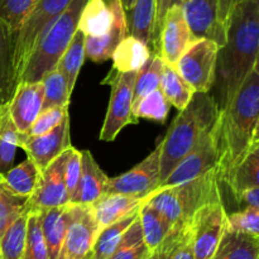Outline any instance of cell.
<instances>
[{
    "mask_svg": "<svg viewBox=\"0 0 259 259\" xmlns=\"http://www.w3.org/2000/svg\"><path fill=\"white\" fill-rule=\"evenodd\" d=\"M148 196L137 197L120 194H104L100 199L90 205L99 229L114 224L124 219L132 212L137 211Z\"/></svg>",
    "mask_w": 259,
    "mask_h": 259,
    "instance_id": "44dd1931",
    "label": "cell"
},
{
    "mask_svg": "<svg viewBox=\"0 0 259 259\" xmlns=\"http://www.w3.org/2000/svg\"><path fill=\"white\" fill-rule=\"evenodd\" d=\"M171 259H195L191 232H190L189 225L185 227L184 234H182L181 240H180V244L177 245L176 250H175Z\"/></svg>",
    "mask_w": 259,
    "mask_h": 259,
    "instance_id": "7dc6e473",
    "label": "cell"
},
{
    "mask_svg": "<svg viewBox=\"0 0 259 259\" xmlns=\"http://www.w3.org/2000/svg\"><path fill=\"white\" fill-rule=\"evenodd\" d=\"M220 159V115L201 141L176 164L157 189L179 186L217 168Z\"/></svg>",
    "mask_w": 259,
    "mask_h": 259,
    "instance_id": "52a82bcc",
    "label": "cell"
},
{
    "mask_svg": "<svg viewBox=\"0 0 259 259\" xmlns=\"http://www.w3.org/2000/svg\"><path fill=\"white\" fill-rule=\"evenodd\" d=\"M37 0H0V20L18 32Z\"/></svg>",
    "mask_w": 259,
    "mask_h": 259,
    "instance_id": "60d3db41",
    "label": "cell"
},
{
    "mask_svg": "<svg viewBox=\"0 0 259 259\" xmlns=\"http://www.w3.org/2000/svg\"><path fill=\"white\" fill-rule=\"evenodd\" d=\"M235 197L245 190L259 187V143L252 147L247 156L224 180Z\"/></svg>",
    "mask_w": 259,
    "mask_h": 259,
    "instance_id": "4316f807",
    "label": "cell"
},
{
    "mask_svg": "<svg viewBox=\"0 0 259 259\" xmlns=\"http://www.w3.org/2000/svg\"><path fill=\"white\" fill-rule=\"evenodd\" d=\"M99 232L90 205H80L66 232L57 259H88Z\"/></svg>",
    "mask_w": 259,
    "mask_h": 259,
    "instance_id": "9a60e30c",
    "label": "cell"
},
{
    "mask_svg": "<svg viewBox=\"0 0 259 259\" xmlns=\"http://www.w3.org/2000/svg\"><path fill=\"white\" fill-rule=\"evenodd\" d=\"M220 115L212 95L195 93L184 110L179 111L159 143V185L167 179L176 164L199 143L212 128Z\"/></svg>",
    "mask_w": 259,
    "mask_h": 259,
    "instance_id": "3957f363",
    "label": "cell"
},
{
    "mask_svg": "<svg viewBox=\"0 0 259 259\" xmlns=\"http://www.w3.org/2000/svg\"><path fill=\"white\" fill-rule=\"evenodd\" d=\"M186 225L174 228V229L169 232V234L166 237V239H164L158 247L154 248L153 250H151V252L148 253V255L144 259H171L175 250H176L177 245L180 244V240H181Z\"/></svg>",
    "mask_w": 259,
    "mask_h": 259,
    "instance_id": "f6af8a7d",
    "label": "cell"
},
{
    "mask_svg": "<svg viewBox=\"0 0 259 259\" xmlns=\"http://www.w3.org/2000/svg\"><path fill=\"white\" fill-rule=\"evenodd\" d=\"M159 158L161 146L158 144L148 157L128 172L118 177H109L105 194H120L137 197L148 196L159 186Z\"/></svg>",
    "mask_w": 259,
    "mask_h": 259,
    "instance_id": "8fae6325",
    "label": "cell"
},
{
    "mask_svg": "<svg viewBox=\"0 0 259 259\" xmlns=\"http://www.w3.org/2000/svg\"><path fill=\"white\" fill-rule=\"evenodd\" d=\"M159 89L163 93L167 101L179 111L186 108L195 94L191 86L181 77L176 67L166 65V63H164L163 71H162Z\"/></svg>",
    "mask_w": 259,
    "mask_h": 259,
    "instance_id": "4dcf8cb0",
    "label": "cell"
},
{
    "mask_svg": "<svg viewBox=\"0 0 259 259\" xmlns=\"http://www.w3.org/2000/svg\"><path fill=\"white\" fill-rule=\"evenodd\" d=\"M147 200L141 205L138 214L143 240L151 252L166 239V237L174 228L169 227L168 223L159 215V212Z\"/></svg>",
    "mask_w": 259,
    "mask_h": 259,
    "instance_id": "f546056e",
    "label": "cell"
},
{
    "mask_svg": "<svg viewBox=\"0 0 259 259\" xmlns=\"http://www.w3.org/2000/svg\"><path fill=\"white\" fill-rule=\"evenodd\" d=\"M114 14L109 2L105 0H88L81 10L77 23V30L85 37H103L113 25Z\"/></svg>",
    "mask_w": 259,
    "mask_h": 259,
    "instance_id": "603a6c76",
    "label": "cell"
},
{
    "mask_svg": "<svg viewBox=\"0 0 259 259\" xmlns=\"http://www.w3.org/2000/svg\"><path fill=\"white\" fill-rule=\"evenodd\" d=\"M151 55V48L137 38L126 35L114 51L113 70L115 72H137Z\"/></svg>",
    "mask_w": 259,
    "mask_h": 259,
    "instance_id": "484cf974",
    "label": "cell"
},
{
    "mask_svg": "<svg viewBox=\"0 0 259 259\" xmlns=\"http://www.w3.org/2000/svg\"><path fill=\"white\" fill-rule=\"evenodd\" d=\"M43 83L20 82L18 83L12 100L9 101V114L15 128L22 134L28 133L43 105Z\"/></svg>",
    "mask_w": 259,
    "mask_h": 259,
    "instance_id": "e0dca14e",
    "label": "cell"
},
{
    "mask_svg": "<svg viewBox=\"0 0 259 259\" xmlns=\"http://www.w3.org/2000/svg\"><path fill=\"white\" fill-rule=\"evenodd\" d=\"M15 32L0 20V106L12 100L18 86L14 67Z\"/></svg>",
    "mask_w": 259,
    "mask_h": 259,
    "instance_id": "7402d4cb",
    "label": "cell"
},
{
    "mask_svg": "<svg viewBox=\"0 0 259 259\" xmlns=\"http://www.w3.org/2000/svg\"><path fill=\"white\" fill-rule=\"evenodd\" d=\"M138 210L129 214L124 219L103 228L98 233V237L94 242L93 249H91L88 259H108L110 257L114 250L120 244L126 230L133 224L134 220L138 218Z\"/></svg>",
    "mask_w": 259,
    "mask_h": 259,
    "instance_id": "83f0119b",
    "label": "cell"
},
{
    "mask_svg": "<svg viewBox=\"0 0 259 259\" xmlns=\"http://www.w3.org/2000/svg\"><path fill=\"white\" fill-rule=\"evenodd\" d=\"M9 104V103H8ZM0 106V175L4 176L13 168L22 133L18 132L9 114V105Z\"/></svg>",
    "mask_w": 259,
    "mask_h": 259,
    "instance_id": "f1b7e54d",
    "label": "cell"
},
{
    "mask_svg": "<svg viewBox=\"0 0 259 259\" xmlns=\"http://www.w3.org/2000/svg\"><path fill=\"white\" fill-rule=\"evenodd\" d=\"M81 174V152L73 148L72 146L67 149V158L65 163V171H63V177H65L66 190H67L68 204L72 199L73 194L76 191V187L78 185Z\"/></svg>",
    "mask_w": 259,
    "mask_h": 259,
    "instance_id": "ee69618b",
    "label": "cell"
},
{
    "mask_svg": "<svg viewBox=\"0 0 259 259\" xmlns=\"http://www.w3.org/2000/svg\"><path fill=\"white\" fill-rule=\"evenodd\" d=\"M109 4L114 14L110 30L103 37H85V57L93 62H104L106 60H111L115 48L128 35L125 13L120 0H109Z\"/></svg>",
    "mask_w": 259,
    "mask_h": 259,
    "instance_id": "ac0fdd59",
    "label": "cell"
},
{
    "mask_svg": "<svg viewBox=\"0 0 259 259\" xmlns=\"http://www.w3.org/2000/svg\"><path fill=\"white\" fill-rule=\"evenodd\" d=\"M22 259H50L40 229L39 212H29L27 222V239Z\"/></svg>",
    "mask_w": 259,
    "mask_h": 259,
    "instance_id": "ab89813d",
    "label": "cell"
},
{
    "mask_svg": "<svg viewBox=\"0 0 259 259\" xmlns=\"http://www.w3.org/2000/svg\"><path fill=\"white\" fill-rule=\"evenodd\" d=\"M71 2L72 0H37L22 27L15 32L14 67L18 83L39 38Z\"/></svg>",
    "mask_w": 259,
    "mask_h": 259,
    "instance_id": "8992f818",
    "label": "cell"
},
{
    "mask_svg": "<svg viewBox=\"0 0 259 259\" xmlns=\"http://www.w3.org/2000/svg\"><path fill=\"white\" fill-rule=\"evenodd\" d=\"M239 2L240 0H219V15L223 24H224L225 27H227V23L230 17V13L233 12L234 7Z\"/></svg>",
    "mask_w": 259,
    "mask_h": 259,
    "instance_id": "681fc988",
    "label": "cell"
},
{
    "mask_svg": "<svg viewBox=\"0 0 259 259\" xmlns=\"http://www.w3.org/2000/svg\"><path fill=\"white\" fill-rule=\"evenodd\" d=\"M121 5H123L124 10H128L133 7V4L136 3V0H120Z\"/></svg>",
    "mask_w": 259,
    "mask_h": 259,
    "instance_id": "f907efd6",
    "label": "cell"
},
{
    "mask_svg": "<svg viewBox=\"0 0 259 259\" xmlns=\"http://www.w3.org/2000/svg\"><path fill=\"white\" fill-rule=\"evenodd\" d=\"M125 13L128 35L137 38L151 48L156 20V0H136Z\"/></svg>",
    "mask_w": 259,
    "mask_h": 259,
    "instance_id": "cb8c5ba5",
    "label": "cell"
},
{
    "mask_svg": "<svg viewBox=\"0 0 259 259\" xmlns=\"http://www.w3.org/2000/svg\"><path fill=\"white\" fill-rule=\"evenodd\" d=\"M83 61H85V35L80 30H76L70 46L56 66L58 72L67 81L70 94H72L73 89H75L76 80H77L81 67H82Z\"/></svg>",
    "mask_w": 259,
    "mask_h": 259,
    "instance_id": "d6a6232c",
    "label": "cell"
},
{
    "mask_svg": "<svg viewBox=\"0 0 259 259\" xmlns=\"http://www.w3.org/2000/svg\"><path fill=\"white\" fill-rule=\"evenodd\" d=\"M192 39H207L222 48L227 40V27L219 15V0H189L181 5Z\"/></svg>",
    "mask_w": 259,
    "mask_h": 259,
    "instance_id": "4fadbf2b",
    "label": "cell"
},
{
    "mask_svg": "<svg viewBox=\"0 0 259 259\" xmlns=\"http://www.w3.org/2000/svg\"><path fill=\"white\" fill-rule=\"evenodd\" d=\"M148 253L149 250L143 240L138 214V218L124 234L120 244L108 259H144Z\"/></svg>",
    "mask_w": 259,
    "mask_h": 259,
    "instance_id": "8d00e7d4",
    "label": "cell"
},
{
    "mask_svg": "<svg viewBox=\"0 0 259 259\" xmlns=\"http://www.w3.org/2000/svg\"><path fill=\"white\" fill-rule=\"evenodd\" d=\"M43 83V105L42 111L58 106H67L70 104L71 94L68 91L67 81L58 72L57 68L46 73L42 77Z\"/></svg>",
    "mask_w": 259,
    "mask_h": 259,
    "instance_id": "d590c367",
    "label": "cell"
},
{
    "mask_svg": "<svg viewBox=\"0 0 259 259\" xmlns=\"http://www.w3.org/2000/svg\"><path fill=\"white\" fill-rule=\"evenodd\" d=\"M227 210L222 202L205 205L187 225L190 228L195 259H210L227 229Z\"/></svg>",
    "mask_w": 259,
    "mask_h": 259,
    "instance_id": "30bf717a",
    "label": "cell"
},
{
    "mask_svg": "<svg viewBox=\"0 0 259 259\" xmlns=\"http://www.w3.org/2000/svg\"><path fill=\"white\" fill-rule=\"evenodd\" d=\"M40 171L29 158L25 159L18 166L13 167L4 175V180L9 189L17 196L29 199L34 192L37 182L39 180Z\"/></svg>",
    "mask_w": 259,
    "mask_h": 259,
    "instance_id": "e575fe53",
    "label": "cell"
},
{
    "mask_svg": "<svg viewBox=\"0 0 259 259\" xmlns=\"http://www.w3.org/2000/svg\"><path fill=\"white\" fill-rule=\"evenodd\" d=\"M171 3L172 0H156V20H154L153 35H152L151 52L158 53L159 32H161V27L162 23H163L164 15H166L168 8L171 7Z\"/></svg>",
    "mask_w": 259,
    "mask_h": 259,
    "instance_id": "bcb514c9",
    "label": "cell"
},
{
    "mask_svg": "<svg viewBox=\"0 0 259 259\" xmlns=\"http://www.w3.org/2000/svg\"><path fill=\"white\" fill-rule=\"evenodd\" d=\"M259 238L225 229L217 250L210 259H258Z\"/></svg>",
    "mask_w": 259,
    "mask_h": 259,
    "instance_id": "d4e9b609",
    "label": "cell"
},
{
    "mask_svg": "<svg viewBox=\"0 0 259 259\" xmlns=\"http://www.w3.org/2000/svg\"><path fill=\"white\" fill-rule=\"evenodd\" d=\"M235 201L238 202L240 209H244V207L259 209V187L258 189L245 190L235 197Z\"/></svg>",
    "mask_w": 259,
    "mask_h": 259,
    "instance_id": "c3c4849f",
    "label": "cell"
},
{
    "mask_svg": "<svg viewBox=\"0 0 259 259\" xmlns=\"http://www.w3.org/2000/svg\"><path fill=\"white\" fill-rule=\"evenodd\" d=\"M169 108H171V104L164 98L161 89H157V90L152 91L151 94L144 96L132 109V113L137 120L139 118H143L151 119V120L158 121V123H164L169 113Z\"/></svg>",
    "mask_w": 259,
    "mask_h": 259,
    "instance_id": "74e56055",
    "label": "cell"
},
{
    "mask_svg": "<svg viewBox=\"0 0 259 259\" xmlns=\"http://www.w3.org/2000/svg\"><path fill=\"white\" fill-rule=\"evenodd\" d=\"M186 2H189V0H172L171 5H180V7H181V5Z\"/></svg>",
    "mask_w": 259,
    "mask_h": 259,
    "instance_id": "816d5d0a",
    "label": "cell"
},
{
    "mask_svg": "<svg viewBox=\"0 0 259 259\" xmlns=\"http://www.w3.org/2000/svg\"><path fill=\"white\" fill-rule=\"evenodd\" d=\"M86 2L72 0L65 12L47 28L28 58L19 83L39 82L46 73L56 68L77 30L78 18Z\"/></svg>",
    "mask_w": 259,
    "mask_h": 259,
    "instance_id": "5b68a950",
    "label": "cell"
},
{
    "mask_svg": "<svg viewBox=\"0 0 259 259\" xmlns=\"http://www.w3.org/2000/svg\"><path fill=\"white\" fill-rule=\"evenodd\" d=\"M218 52L211 40H194L177 61L175 67L195 93L207 94L214 86Z\"/></svg>",
    "mask_w": 259,
    "mask_h": 259,
    "instance_id": "9c48e42d",
    "label": "cell"
},
{
    "mask_svg": "<svg viewBox=\"0 0 259 259\" xmlns=\"http://www.w3.org/2000/svg\"><path fill=\"white\" fill-rule=\"evenodd\" d=\"M222 177L214 168L204 176L179 186L156 189L147 201L159 212L171 228L184 227L205 205L222 202Z\"/></svg>",
    "mask_w": 259,
    "mask_h": 259,
    "instance_id": "277c9868",
    "label": "cell"
},
{
    "mask_svg": "<svg viewBox=\"0 0 259 259\" xmlns=\"http://www.w3.org/2000/svg\"><path fill=\"white\" fill-rule=\"evenodd\" d=\"M27 199L17 196L0 175V238L8 225L24 211Z\"/></svg>",
    "mask_w": 259,
    "mask_h": 259,
    "instance_id": "f35d334b",
    "label": "cell"
},
{
    "mask_svg": "<svg viewBox=\"0 0 259 259\" xmlns=\"http://www.w3.org/2000/svg\"><path fill=\"white\" fill-rule=\"evenodd\" d=\"M28 212L15 218L0 238V259H22L27 239Z\"/></svg>",
    "mask_w": 259,
    "mask_h": 259,
    "instance_id": "836d02e7",
    "label": "cell"
},
{
    "mask_svg": "<svg viewBox=\"0 0 259 259\" xmlns=\"http://www.w3.org/2000/svg\"><path fill=\"white\" fill-rule=\"evenodd\" d=\"M136 76L137 72L121 73L111 71L103 81V83H109L111 86V95L108 113L100 132V141L113 142L124 126L138 123L132 113Z\"/></svg>",
    "mask_w": 259,
    "mask_h": 259,
    "instance_id": "ba28073f",
    "label": "cell"
},
{
    "mask_svg": "<svg viewBox=\"0 0 259 259\" xmlns=\"http://www.w3.org/2000/svg\"><path fill=\"white\" fill-rule=\"evenodd\" d=\"M71 147L70 142V116L63 119L55 129L42 136L22 134L18 148L27 153L28 158L37 166L39 171L47 168L57 157Z\"/></svg>",
    "mask_w": 259,
    "mask_h": 259,
    "instance_id": "5bb4252c",
    "label": "cell"
},
{
    "mask_svg": "<svg viewBox=\"0 0 259 259\" xmlns=\"http://www.w3.org/2000/svg\"><path fill=\"white\" fill-rule=\"evenodd\" d=\"M68 116V105L58 106V108L48 109V110L40 111L39 115L33 121L32 126L29 128L27 136H42L55 129L58 124L63 121V119Z\"/></svg>",
    "mask_w": 259,
    "mask_h": 259,
    "instance_id": "7bdbcfd3",
    "label": "cell"
},
{
    "mask_svg": "<svg viewBox=\"0 0 259 259\" xmlns=\"http://www.w3.org/2000/svg\"><path fill=\"white\" fill-rule=\"evenodd\" d=\"M81 152V174L76 191L70 204L93 205L100 199L106 190L108 179L103 169L96 163L90 151L85 149Z\"/></svg>",
    "mask_w": 259,
    "mask_h": 259,
    "instance_id": "ffe728a7",
    "label": "cell"
},
{
    "mask_svg": "<svg viewBox=\"0 0 259 259\" xmlns=\"http://www.w3.org/2000/svg\"><path fill=\"white\" fill-rule=\"evenodd\" d=\"M194 42L180 5H171L164 15L158 39V55L166 65L176 66L189 46Z\"/></svg>",
    "mask_w": 259,
    "mask_h": 259,
    "instance_id": "2e32d148",
    "label": "cell"
},
{
    "mask_svg": "<svg viewBox=\"0 0 259 259\" xmlns=\"http://www.w3.org/2000/svg\"><path fill=\"white\" fill-rule=\"evenodd\" d=\"M259 0H240L227 23V40L219 48L215 71L218 103L223 111L250 71L258 66Z\"/></svg>",
    "mask_w": 259,
    "mask_h": 259,
    "instance_id": "6da1fadb",
    "label": "cell"
},
{
    "mask_svg": "<svg viewBox=\"0 0 259 259\" xmlns=\"http://www.w3.org/2000/svg\"><path fill=\"white\" fill-rule=\"evenodd\" d=\"M228 229L259 238V209L244 207L227 215Z\"/></svg>",
    "mask_w": 259,
    "mask_h": 259,
    "instance_id": "b9f144b4",
    "label": "cell"
},
{
    "mask_svg": "<svg viewBox=\"0 0 259 259\" xmlns=\"http://www.w3.org/2000/svg\"><path fill=\"white\" fill-rule=\"evenodd\" d=\"M66 158L67 151L57 157L47 168L40 171L34 192L25 201V212H42L68 204L67 190L63 177Z\"/></svg>",
    "mask_w": 259,
    "mask_h": 259,
    "instance_id": "7c38bea8",
    "label": "cell"
},
{
    "mask_svg": "<svg viewBox=\"0 0 259 259\" xmlns=\"http://www.w3.org/2000/svg\"><path fill=\"white\" fill-rule=\"evenodd\" d=\"M259 70L255 66L245 77L229 105L220 111L222 181L232 174L253 146L259 143Z\"/></svg>",
    "mask_w": 259,
    "mask_h": 259,
    "instance_id": "7a4b0ae2",
    "label": "cell"
},
{
    "mask_svg": "<svg viewBox=\"0 0 259 259\" xmlns=\"http://www.w3.org/2000/svg\"><path fill=\"white\" fill-rule=\"evenodd\" d=\"M164 62L158 53L151 52L148 60L146 61L141 70L137 71L136 80L133 86V100H132V109L148 94L159 89L162 71H163Z\"/></svg>",
    "mask_w": 259,
    "mask_h": 259,
    "instance_id": "1f68e13d",
    "label": "cell"
},
{
    "mask_svg": "<svg viewBox=\"0 0 259 259\" xmlns=\"http://www.w3.org/2000/svg\"><path fill=\"white\" fill-rule=\"evenodd\" d=\"M80 205L66 204L39 212L40 229L48 250V258L57 259L66 232L76 217Z\"/></svg>",
    "mask_w": 259,
    "mask_h": 259,
    "instance_id": "d6986e66",
    "label": "cell"
}]
</instances>
